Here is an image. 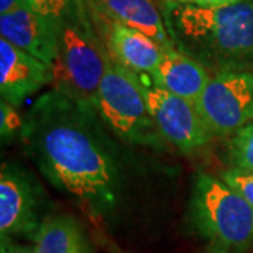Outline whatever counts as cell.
<instances>
[{
  "instance_id": "1",
  "label": "cell",
  "mask_w": 253,
  "mask_h": 253,
  "mask_svg": "<svg viewBox=\"0 0 253 253\" xmlns=\"http://www.w3.org/2000/svg\"><path fill=\"white\" fill-rule=\"evenodd\" d=\"M94 107L51 89L24 116L21 139L58 190L96 214L116 204L120 168Z\"/></svg>"
},
{
  "instance_id": "2",
  "label": "cell",
  "mask_w": 253,
  "mask_h": 253,
  "mask_svg": "<svg viewBox=\"0 0 253 253\" xmlns=\"http://www.w3.org/2000/svg\"><path fill=\"white\" fill-rule=\"evenodd\" d=\"M159 7L173 45L210 75L253 72V0L219 9L161 0Z\"/></svg>"
},
{
  "instance_id": "3",
  "label": "cell",
  "mask_w": 253,
  "mask_h": 253,
  "mask_svg": "<svg viewBox=\"0 0 253 253\" xmlns=\"http://www.w3.org/2000/svg\"><path fill=\"white\" fill-rule=\"evenodd\" d=\"M111 62L86 0H72L58 21V58L52 89L94 107L100 82Z\"/></svg>"
},
{
  "instance_id": "4",
  "label": "cell",
  "mask_w": 253,
  "mask_h": 253,
  "mask_svg": "<svg viewBox=\"0 0 253 253\" xmlns=\"http://www.w3.org/2000/svg\"><path fill=\"white\" fill-rule=\"evenodd\" d=\"M190 217L208 253H246L253 246V208L221 177L197 174Z\"/></svg>"
},
{
  "instance_id": "5",
  "label": "cell",
  "mask_w": 253,
  "mask_h": 253,
  "mask_svg": "<svg viewBox=\"0 0 253 253\" xmlns=\"http://www.w3.org/2000/svg\"><path fill=\"white\" fill-rule=\"evenodd\" d=\"M94 110L101 123L126 144L158 149L168 144L149 113L139 75L113 58L100 82Z\"/></svg>"
},
{
  "instance_id": "6",
  "label": "cell",
  "mask_w": 253,
  "mask_h": 253,
  "mask_svg": "<svg viewBox=\"0 0 253 253\" xmlns=\"http://www.w3.org/2000/svg\"><path fill=\"white\" fill-rule=\"evenodd\" d=\"M196 107L214 138L229 139L253 120V72L212 73Z\"/></svg>"
},
{
  "instance_id": "7",
  "label": "cell",
  "mask_w": 253,
  "mask_h": 253,
  "mask_svg": "<svg viewBox=\"0 0 253 253\" xmlns=\"http://www.w3.org/2000/svg\"><path fill=\"white\" fill-rule=\"evenodd\" d=\"M141 78V76H139ZM145 99L161 135L183 154H194L212 141V134L203 121L194 103L181 99L142 79Z\"/></svg>"
},
{
  "instance_id": "8",
  "label": "cell",
  "mask_w": 253,
  "mask_h": 253,
  "mask_svg": "<svg viewBox=\"0 0 253 253\" xmlns=\"http://www.w3.org/2000/svg\"><path fill=\"white\" fill-rule=\"evenodd\" d=\"M40 186L17 163L1 165L0 173V234L34 235L40 222Z\"/></svg>"
},
{
  "instance_id": "9",
  "label": "cell",
  "mask_w": 253,
  "mask_h": 253,
  "mask_svg": "<svg viewBox=\"0 0 253 253\" xmlns=\"http://www.w3.org/2000/svg\"><path fill=\"white\" fill-rule=\"evenodd\" d=\"M52 68L0 38V94L18 107L48 84L52 86Z\"/></svg>"
},
{
  "instance_id": "10",
  "label": "cell",
  "mask_w": 253,
  "mask_h": 253,
  "mask_svg": "<svg viewBox=\"0 0 253 253\" xmlns=\"http://www.w3.org/2000/svg\"><path fill=\"white\" fill-rule=\"evenodd\" d=\"M0 36L48 66L58 58V23L33 9L0 16Z\"/></svg>"
},
{
  "instance_id": "11",
  "label": "cell",
  "mask_w": 253,
  "mask_h": 253,
  "mask_svg": "<svg viewBox=\"0 0 253 253\" xmlns=\"http://www.w3.org/2000/svg\"><path fill=\"white\" fill-rule=\"evenodd\" d=\"M93 14V13H91ZM94 23L107 45L111 58L136 75H151L161 62L163 46L149 36L117 21L93 14Z\"/></svg>"
},
{
  "instance_id": "12",
  "label": "cell",
  "mask_w": 253,
  "mask_h": 253,
  "mask_svg": "<svg viewBox=\"0 0 253 253\" xmlns=\"http://www.w3.org/2000/svg\"><path fill=\"white\" fill-rule=\"evenodd\" d=\"M149 78L156 86L196 104L211 75L203 63L176 46H169L163 48L161 62Z\"/></svg>"
},
{
  "instance_id": "13",
  "label": "cell",
  "mask_w": 253,
  "mask_h": 253,
  "mask_svg": "<svg viewBox=\"0 0 253 253\" xmlns=\"http://www.w3.org/2000/svg\"><path fill=\"white\" fill-rule=\"evenodd\" d=\"M86 3L97 17L135 28L163 48L174 46L168 34L161 7L154 0H86Z\"/></svg>"
},
{
  "instance_id": "14",
  "label": "cell",
  "mask_w": 253,
  "mask_h": 253,
  "mask_svg": "<svg viewBox=\"0 0 253 253\" xmlns=\"http://www.w3.org/2000/svg\"><path fill=\"white\" fill-rule=\"evenodd\" d=\"M34 241V253H91L82 226L69 215L44 218Z\"/></svg>"
},
{
  "instance_id": "15",
  "label": "cell",
  "mask_w": 253,
  "mask_h": 253,
  "mask_svg": "<svg viewBox=\"0 0 253 253\" xmlns=\"http://www.w3.org/2000/svg\"><path fill=\"white\" fill-rule=\"evenodd\" d=\"M226 161L232 169L253 173V120L229 138Z\"/></svg>"
},
{
  "instance_id": "16",
  "label": "cell",
  "mask_w": 253,
  "mask_h": 253,
  "mask_svg": "<svg viewBox=\"0 0 253 253\" xmlns=\"http://www.w3.org/2000/svg\"><path fill=\"white\" fill-rule=\"evenodd\" d=\"M16 109L17 107L11 106L6 100L0 101V134L3 141H9L21 134L24 117H21Z\"/></svg>"
},
{
  "instance_id": "17",
  "label": "cell",
  "mask_w": 253,
  "mask_h": 253,
  "mask_svg": "<svg viewBox=\"0 0 253 253\" xmlns=\"http://www.w3.org/2000/svg\"><path fill=\"white\" fill-rule=\"evenodd\" d=\"M221 179L225 181L229 187L235 190L244 197L249 206L253 208V173L232 169L229 168L228 170L221 174Z\"/></svg>"
},
{
  "instance_id": "18",
  "label": "cell",
  "mask_w": 253,
  "mask_h": 253,
  "mask_svg": "<svg viewBox=\"0 0 253 253\" xmlns=\"http://www.w3.org/2000/svg\"><path fill=\"white\" fill-rule=\"evenodd\" d=\"M37 11L45 14L56 23L62 18L72 0H31Z\"/></svg>"
},
{
  "instance_id": "19",
  "label": "cell",
  "mask_w": 253,
  "mask_h": 253,
  "mask_svg": "<svg viewBox=\"0 0 253 253\" xmlns=\"http://www.w3.org/2000/svg\"><path fill=\"white\" fill-rule=\"evenodd\" d=\"M174 1L186 3V4H194V6L207 7V9H219V7L234 6L238 3H242L245 0H174Z\"/></svg>"
},
{
  "instance_id": "20",
  "label": "cell",
  "mask_w": 253,
  "mask_h": 253,
  "mask_svg": "<svg viewBox=\"0 0 253 253\" xmlns=\"http://www.w3.org/2000/svg\"><path fill=\"white\" fill-rule=\"evenodd\" d=\"M26 9L36 10L31 0H0V16Z\"/></svg>"
},
{
  "instance_id": "21",
  "label": "cell",
  "mask_w": 253,
  "mask_h": 253,
  "mask_svg": "<svg viewBox=\"0 0 253 253\" xmlns=\"http://www.w3.org/2000/svg\"><path fill=\"white\" fill-rule=\"evenodd\" d=\"M0 253H34V251L27 249L21 245H17L10 239V236H1Z\"/></svg>"
}]
</instances>
